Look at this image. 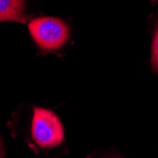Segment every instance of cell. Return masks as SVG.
Masks as SVG:
<instances>
[{
	"label": "cell",
	"mask_w": 158,
	"mask_h": 158,
	"mask_svg": "<svg viewBox=\"0 0 158 158\" xmlns=\"http://www.w3.org/2000/svg\"><path fill=\"white\" fill-rule=\"evenodd\" d=\"M28 30L37 46L44 50L62 48L70 37L67 25L55 17H41L28 24Z\"/></svg>",
	"instance_id": "1"
},
{
	"label": "cell",
	"mask_w": 158,
	"mask_h": 158,
	"mask_svg": "<svg viewBox=\"0 0 158 158\" xmlns=\"http://www.w3.org/2000/svg\"><path fill=\"white\" fill-rule=\"evenodd\" d=\"M31 134L41 148H54L64 140V132L60 119L53 112L44 108L34 109Z\"/></svg>",
	"instance_id": "2"
},
{
	"label": "cell",
	"mask_w": 158,
	"mask_h": 158,
	"mask_svg": "<svg viewBox=\"0 0 158 158\" xmlns=\"http://www.w3.org/2000/svg\"><path fill=\"white\" fill-rule=\"evenodd\" d=\"M26 0H0V21L26 23L31 17L25 13Z\"/></svg>",
	"instance_id": "3"
},
{
	"label": "cell",
	"mask_w": 158,
	"mask_h": 158,
	"mask_svg": "<svg viewBox=\"0 0 158 158\" xmlns=\"http://www.w3.org/2000/svg\"><path fill=\"white\" fill-rule=\"evenodd\" d=\"M152 67L154 72L158 75V23L154 31L152 43Z\"/></svg>",
	"instance_id": "4"
},
{
	"label": "cell",
	"mask_w": 158,
	"mask_h": 158,
	"mask_svg": "<svg viewBox=\"0 0 158 158\" xmlns=\"http://www.w3.org/2000/svg\"><path fill=\"white\" fill-rule=\"evenodd\" d=\"M5 157V151H4V146H3V142L2 139L0 137V158H4Z\"/></svg>",
	"instance_id": "5"
},
{
	"label": "cell",
	"mask_w": 158,
	"mask_h": 158,
	"mask_svg": "<svg viewBox=\"0 0 158 158\" xmlns=\"http://www.w3.org/2000/svg\"><path fill=\"white\" fill-rule=\"evenodd\" d=\"M111 158H120V157H111Z\"/></svg>",
	"instance_id": "6"
}]
</instances>
